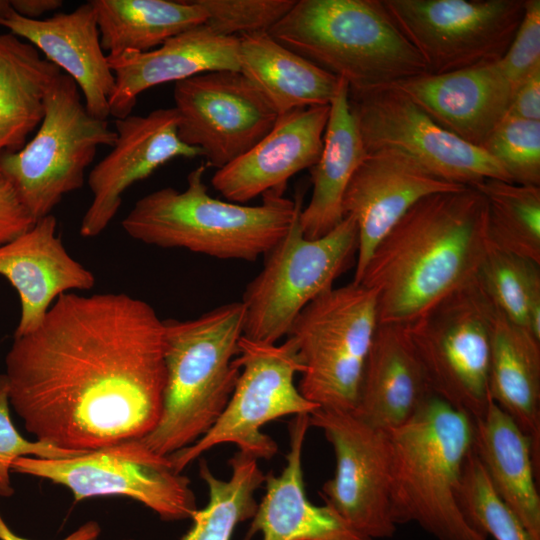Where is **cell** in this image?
<instances>
[{
    "mask_svg": "<svg viewBox=\"0 0 540 540\" xmlns=\"http://www.w3.org/2000/svg\"><path fill=\"white\" fill-rule=\"evenodd\" d=\"M100 534V526L95 521H89L80 526L62 540H96ZM0 540H30L14 533L0 514Z\"/></svg>",
    "mask_w": 540,
    "mask_h": 540,
    "instance_id": "b9f144b4",
    "label": "cell"
},
{
    "mask_svg": "<svg viewBox=\"0 0 540 540\" xmlns=\"http://www.w3.org/2000/svg\"><path fill=\"white\" fill-rule=\"evenodd\" d=\"M495 312L476 277L405 325L432 394L472 421L485 413L490 401Z\"/></svg>",
    "mask_w": 540,
    "mask_h": 540,
    "instance_id": "9c48e42d",
    "label": "cell"
},
{
    "mask_svg": "<svg viewBox=\"0 0 540 540\" xmlns=\"http://www.w3.org/2000/svg\"><path fill=\"white\" fill-rule=\"evenodd\" d=\"M164 324L126 293L68 292L41 325L14 336L9 404L38 441L87 452L156 426L166 382Z\"/></svg>",
    "mask_w": 540,
    "mask_h": 540,
    "instance_id": "6da1fadb",
    "label": "cell"
},
{
    "mask_svg": "<svg viewBox=\"0 0 540 540\" xmlns=\"http://www.w3.org/2000/svg\"><path fill=\"white\" fill-rule=\"evenodd\" d=\"M512 94L534 70L540 68V0H525L514 38L499 61Z\"/></svg>",
    "mask_w": 540,
    "mask_h": 540,
    "instance_id": "f35d334b",
    "label": "cell"
},
{
    "mask_svg": "<svg viewBox=\"0 0 540 540\" xmlns=\"http://www.w3.org/2000/svg\"><path fill=\"white\" fill-rule=\"evenodd\" d=\"M240 375L222 414L212 428L192 445L168 456L181 473L202 453L224 443L256 459H271L278 451L272 437L262 432L272 420L311 414L318 405L307 400L294 384L305 368L293 338L281 344L257 342L242 336L235 359Z\"/></svg>",
    "mask_w": 540,
    "mask_h": 540,
    "instance_id": "8fae6325",
    "label": "cell"
},
{
    "mask_svg": "<svg viewBox=\"0 0 540 540\" xmlns=\"http://www.w3.org/2000/svg\"><path fill=\"white\" fill-rule=\"evenodd\" d=\"M488 391L490 399L530 437L540 458V340L497 309Z\"/></svg>",
    "mask_w": 540,
    "mask_h": 540,
    "instance_id": "f1b7e54d",
    "label": "cell"
},
{
    "mask_svg": "<svg viewBox=\"0 0 540 540\" xmlns=\"http://www.w3.org/2000/svg\"><path fill=\"white\" fill-rule=\"evenodd\" d=\"M10 7L20 16L37 19L39 16L56 11L63 5L61 0H9Z\"/></svg>",
    "mask_w": 540,
    "mask_h": 540,
    "instance_id": "7bdbcfd3",
    "label": "cell"
},
{
    "mask_svg": "<svg viewBox=\"0 0 540 540\" xmlns=\"http://www.w3.org/2000/svg\"><path fill=\"white\" fill-rule=\"evenodd\" d=\"M310 426L322 430L336 459L334 476L322 486L321 497L358 533L373 540L396 532L391 501L389 433L355 413L317 408Z\"/></svg>",
    "mask_w": 540,
    "mask_h": 540,
    "instance_id": "9a60e30c",
    "label": "cell"
},
{
    "mask_svg": "<svg viewBox=\"0 0 540 540\" xmlns=\"http://www.w3.org/2000/svg\"><path fill=\"white\" fill-rule=\"evenodd\" d=\"M489 245L479 190L432 194L378 243L357 284L375 291L378 324L406 325L474 280Z\"/></svg>",
    "mask_w": 540,
    "mask_h": 540,
    "instance_id": "7a4b0ae2",
    "label": "cell"
},
{
    "mask_svg": "<svg viewBox=\"0 0 540 540\" xmlns=\"http://www.w3.org/2000/svg\"><path fill=\"white\" fill-rule=\"evenodd\" d=\"M103 51L148 52L169 38L205 24L206 15L197 0H90Z\"/></svg>",
    "mask_w": 540,
    "mask_h": 540,
    "instance_id": "4dcf8cb0",
    "label": "cell"
},
{
    "mask_svg": "<svg viewBox=\"0 0 540 540\" xmlns=\"http://www.w3.org/2000/svg\"><path fill=\"white\" fill-rule=\"evenodd\" d=\"M330 105L297 108L281 115L249 151L211 179L228 201L244 204L270 191L284 192L288 180L318 161Z\"/></svg>",
    "mask_w": 540,
    "mask_h": 540,
    "instance_id": "d6986e66",
    "label": "cell"
},
{
    "mask_svg": "<svg viewBox=\"0 0 540 540\" xmlns=\"http://www.w3.org/2000/svg\"><path fill=\"white\" fill-rule=\"evenodd\" d=\"M507 115L540 121V68L534 70L513 91Z\"/></svg>",
    "mask_w": 540,
    "mask_h": 540,
    "instance_id": "60d3db41",
    "label": "cell"
},
{
    "mask_svg": "<svg viewBox=\"0 0 540 540\" xmlns=\"http://www.w3.org/2000/svg\"><path fill=\"white\" fill-rule=\"evenodd\" d=\"M391 20L423 59L444 74L504 56L525 0H381Z\"/></svg>",
    "mask_w": 540,
    "mask_h": 540,
    "instance_id": "5bb4252c",
    "label": "cell"
},
{
    "mask_svg": "<svg viewBox=\"0 0 540 540\" xmlns=\"http://www.w3.org/2000/svg\"><path fill=\"white\" fill-rule=\"evenodd\" d=\"M229 466L231 475L222 480L206 460H200L199 474L208 487L209 500L196 510L193 525L181 540H230L235 527L254 516L258 505L255 493L265 481L258 459L238 450Z\"/></svg>",
    "mask_w": 540,
    "mask_h": 540,
    "instance_id": "1f68e13d",
    "label": "cell"
},
{
    "mask_svg": "<svg viewBox=\"0 0 540 540\" xmlns=\"http://www.w3.org/2000/svg\"><path fill=\"white\" fill-rule=\"evenodd\" d=\"M240 72L267 98L278 115L330 105L341 78L280 44L268 32L238 37Z\"/></svg>",
    "mask_w": 540,
    "mask_h": 540,
    "instance_id": "83f0119b",
    "label": "cell"
},
{
    "mask_svg": "<svg viewBox=\"0 0 540 540\" xmlns=\"http://www.w3.org/2000/svg\"><path fill=\"white\" fill-rule=\"evenodd\" d=\"M482 149L499 163L511 182L540 186V121L506 115Z\"/></svg>",
    "mask_w": 540,
    "mask_h": 540,
    "instance_id": "d590c367",
    "label": "cell"
},
{
    "mask_svg": "<svg viewBox=\"0 0 540 540\" xmlns=\"http://www.w3.org/2000/svg\"><path fill=\"white\" fill-rule=\"evenodd\" d=\"M12 472L63 485L76 501L96 496L129 497L167 521L192 518L198 509L189 478L173 469L168 456L155 453L140 439L69 458L20 457Z\"/></svg>",
    "mask_w": 540,
    "mask_h": 540,
    "instance_id": "7c38bea8",
    "label": "cell"
},
{
    "mask_svg": "<svg viewBox=\"0 0 540 540\" xmlns=\"http://www.w3.org/2000/svg\"><path fill=\"white\" fill-rule=\"evenodd\" d=\"M348 104L366 153L386 150L400 154L430 175L463 186L486 179L511 182L483 149L441 128L390 85L349 88Z\"/></svg>",
    "mask_w": 540,
    "mask_h": 540,
    "instance_id": "4fadbf2b",
    "label": "cell"
},
{
    "mask_svg": "<svg viewBox=\"0 0 540 540\" xmlns=\"http://www.w3.org/2000/svg\"><path fill=\"white\" fill-rule=\"evenodd\" d=\"M477 278L498 311L540 340V264L489 245Z\"/></svg>",
    "mask_w": 540,
    "mask_h": 540,
    "instance_id": "836d02e7",
    "label": "cell"
},
{
    "mask_svg": "<svg viewBox=\"0 0 540 540\" xmlns=\"http://www.w3.org/2000/svg\"><path fill=\"white\" fill-rule=\"evenodd\" d=\"M205 165L190 171L183 191L163 187L140 198L122 220L133 239L162 248H184L218 259L253 262L289 230L302 209L283 193L263 194L260 205L212 197L204 184Z\"/></svg>",
    "mask_w": 540,
    "mask_h": 540,
    "instance_id": "3957f363",
    "label": "cell"
},
{
    "mask_svg": "<svg viewBox=\"0 0 540 540\" xmlns=\"http://www.w3.org/2000/svg\"><path fill=\"white\" fill-rule=\"evenodd\" d=\"M268 33L344 79L350 89L388 86L427 73L381 0H298Z\"/></svg>",
    "mask_w": 540,
    "mask_h": 540,
    "instance_id": "8992f818",
    "label": "cell"
},
{
    "mask_svg": "<svg viewBox=\"0 0 540 540\" xmlns=\"http://www.w3.org/2000/svg\"><path fill=\"white\" fill-rule=\"evenodd\" d=\"M390 86L441 128L481 149L507 115L512 98L499 61L444 74L426 73Z\"/></svg>",
    "mask_w": 540,
    "mask_h": 540,
    "instance_id": "44dd1931",
    "label": "cell"
},
{
    "mask_svg": "<svg viewBox=\"0 0 540 540\" xmlns=\"http://www.w3.org/2000/svg\"><path fill=\"white\" fill-rule=\"evenodd\" d=\"M473 426L472 450L493 489L533 540H540V496L535 478L539 458L532 440L491 399Z\"/></svg>",
    "mask_w": 540,
    "mask_h": 540,
    "instance_id": "484cf974",
    "label": "cell"
},
{
    "mask_svg": "<svg viewBox=\"0 0 540 540\" xmlns=\"http://www.w3.org/2000/svg\"><path fill=\"white\" fill-rule=\"evenodd\" d=\"M0 276L14 287L20 300L14 336L37 329L60 295L90 290L95 284L93 273L65 249L53 214L0 246Z\"/></svg>",
    "mask_w": 540,
    "mask_h": 540,
    "instance_id": "7402d4cb",
    "label": "cell"
},
{
    "mask_svg": "<svg viewBox=\"0 0 540 540\" xmlns=\"http://www.w3.org/2000/svg\"><path fill=\"white\" fill-rule=\"evenodd\" d=\"M85 452L65 450L48 443L24 438L10 418V404L3 374H0V496L10 497L14 490L10 473L15 460L20 457L46 459L69 458Z\"/></svg>",
    "mask_w": 540,
    "mask_h": 540,
    "instance_id": "74e56055",
    "label": "cell"
},
{
    "mask_svg": "<svg viewBox=\"0 0 540 540\" xmlns=\"http://www.w3.org/2000/svg\"><path fill=\"white\" fill-rule=\"evenodd\" d=\"M300 211L287 233L265 254L262 270L244 291L243 336L247 339L275 344L288 336L298 314L333 288L357 254L353 217L345 216L326 235L309 239L299 225Z\"/></svg>",
    "mask_w": 540,
    "mask_h": 540,
    "instance_id": "30bf717a",
    "label": "cell"
},
{
    "mask_svg": "<svg viewBox=\"0 0 540 540\" xmlns=\"http://www.w3.org/2000/svg\"><path fill=\"white\" fill-rule=\"evenodd\" d=\"M388 433L396 524L415 522L437 540H488L468 523L458 501L473 447L472 419L430 394L405 424Z\"/></svg>",
    "mask_w": 540,
    "mask_h": 540,
    "instance_id": "5b68a950",
    "label": "cell"
},
{
    "mask_svg": "<svg viewBox=\"0 0 540 540\" xmlns=\"http://www.w3.org/2000/svg\"><path fill=\"white\" fill-rule=\"evenodd\" d=\"M472 187L486 202L489 244L540 264V186L486 179Z\"/></svg>",
    "mask_w": 540,
    "mask_h": 540,
    "instance_id": "d6a6232c",
    "label": "cell"
},
{
    "mask_svg": "<svg viewBox=\"0 0 540 540\" xmlns=\"http://www.w3.org/2000/svg\"><path fill=\"white\" fill-rule=\"evenodd\" d=\"M173 97L179 138L217 170L249 151L278 118L240 71L207 72L176 82Z\"/></svg>",
    "mask_w": 540,
    "mask_h": 540,
    "instance_id": "2e32d148",
    "label": "cell"
},
{
    "mask_svg": "<svg viewBox=\"0 0 540 540\" xmlns=\"http://www.w3.org/2000/svg\"><path fill=\"white\" fill-rule=\"evenodd\" d=\"M35 222L12 184L0 175V246L29 230Z\"/></svg>",
    "mask_w": 540,
    "mask_h": 540,
    "instance_id": "ab89813d",
    "label": "cell"
},
{
    "mask_svg": "<svg viewBox=\"0 0 540 540\" xmlns=\"http://www.w3.org/2000/svg\"><path fill=\"white\" fill-rule=\"evenodd\" d=\"M205 25L219 35L239 37L268 32L294 6L295 0H197Z\"/></svg>",
    "mask_w": 540,
    "mask_h": 540,
    "instance_id": "8d00e7d4",
    "label": "cell"
},
{
    "mask_svg": "<svg viewBox=\"0 0 540 540\" xmlns=\"http://www.w3.org/2000/svg\"><path fill=\"white\" fill-rule=\"evenodd\" d=\"M458 501L468 523L495 540H533L516 514L493 489L473 450L464 463Z\"/></svg>",
    "mask_w": 540,
    "mask_h": 540,
    "instance_id": "e575fe53",
    "label": "cell"
},
{
    "mask_svg": "<svg viewBox=\"0 0 540 540\" xmlns=\"http://www.w3.org/2000/svg\"><path fill=\"white\" fill-rule=\"evenodd\" d=\"M348 89V83L341 79L330 103L322 152L309 169L312 196L299 214L301 231L309 239L326 235L343 220L345 190L367 154L349 109Z\"/></svg>",
    "mask_w": 540,
    "mask_h": 540,
    "instance_id": "4316f807",
    "label": "cell"
},
{
    "mask_svg": "<svg viewBox=\"0 0 540 540\" xmlns=\"http://www.w3.org/2000/svg\"><path fill=\"white\" fill-rule=\"evenodd\" d=\"M0 26L64 70L77 84L87 111L98 119H108L115 77L101 47L96 13L90 1L68 13L29 19L17 14L9 0H0Z\"/></svg>",
    "mask_w": 540,
    "mask_h": 540,
    "instance_id": "ffe728a7",
    "label": "cell"
},
{
    "mask_svg": "<svg viewBox=\"0 0 540 540\" xmlns=\"http://www.w3.org/2000/svg\"><path fill=\"white\" fill-rule=\"evenodd\" d=\"M241 301L189 320H163L166 382L161 416L140 440L169 456L205 435L225 409L240 375Z\"/></svg>",
    "mask_w": 540,
    "mask_h": 540,
    "instance_id": "277c9868",
    "label": "cell"
},
{
    "mask_svg": "<svg viewBox=\"0 0 540 540\" xmlns=\"http://www.w3.org/2000/svg\"><path fill=\"white\" fill-rule=\"evenodd\" d=\"M115 77L110 115H131L145 90L214 71H240L238 37L215 33L205 24L181 32L144 53L126 51L107 55Z\"/></svg>",
    "mask_w": 540,
    "mask_h": 540,
    "instance_id": "603a6c76",
    "label": "cell"
},
{
    "mask_svg": "<svg viewBox=\"0 0 540 540\" xmlns=\"http://www.w3.org/2000/svg\"><path fill=\"white\" fill-rule=\"evenodd\" d=\"M310 414L289 423V451L279 475L265 474V494L252 517L247 539L261 540H371L353 529L328 503L317 506L305 492L302 452Z\"/></svg>",
    "mask_w": 540,
    "mask_h": 540,
    "instance_id": "cb8c5ba5",
    "label": "cell"
},
{
    "mask_svg": "<svg viewBox=\"0 0 540 540\" xmlns=\"http://www.w3.org/2000/svg\"><path fill=\"white\" fill-rule=\"evenodd\" d=\"M178 123L174 107L116 119V141L87 177L92 200L80 224L83 237H96L107 228L131 185L174 158L203 156L181 141Z\"/></svg>",
    "mask_w": 540,
    "mask_h": 540,
    "instance_id": "e0dca14e",
    "label": "cell"
},
{
    "mask_svg": "<svg viewBox=\"0 0 540 540\" xmlns=\"http://www.w3.org/2000/svg\"><path fill=\"white\" fill-rule=\"evenodd\" d=\"M43 107L33 138L0 162V175L35 221L52 214L66 194L83 186L97 149L111 148L117 137L107 120L87 111L77 84L63 72L48 88Z\"/></svg>",
    "mask_w": 540,
    "mask_h": 540,
    "instance_id": "52a82bcc",
    "label": "cell"
},
{
    "mask_svg": "<svg viewBox=\"0 0 540 540\" xmlns=\"http://www.w3.org/2000/svg\"><path fill=\"white\" fill-rule=\"evenodd\" d=\"M377 326L376 293L362 284L333 287L311 301L288 333L305 368L300 393L320 408L353 412Z\"/></svg>",
    "mask_w": 540,
    "mask_h": 540,
    "instance_id": "ba28073f",
    "label": "cell"
},
{
    "mask_svg": "<svg viewBox=\"0 0 540 540\" xmlns=\"http://www.w3.org/2000/svg\"><path fill=\"white\" fill-rule=\"evenodd\" d=\"M430 394L405 325L378 324L353 413L390 432L405 424Z\"/></svg>",
    "mask_w": 540,
    "mask_h": 540,
    "instance_id": "d4e9b609",
    "label": "cell"
},
{
    "mask_svg": "<svg viewBox=\"0 0 540 540\" xmlns=\"http://www.w3.org/2000/svg\"><path fill=\"white\" fill-rule=\"evenodd\" d=\"M61 72L28 42L0 33V162L38 128L45 94Z\"/></svg>",
    "mask_w": 540,
    "mask_h": 540,
    "instance_id": "f546056e",
    "label": "cell"
},
{
    "mask_svg": "<svg viewBox=\"0 0 540 540\" xmlns=\"http://www.w3.org/2000/svg\"><path fill=\"white\" fill-rule=\"evenodd\" d=\"M463 187L430 175L400 154L386 150L367 153L352 175L342 201L343 216L353 217L358 229L352 282H359L378 243L415 203L426 196Z\"/></svg>",
    "mask_w": 540,
    "mask_h": 540,
    "instance_id": "ac0fdd59",
    "label": "cell"
}]
</instances>
